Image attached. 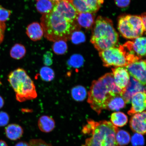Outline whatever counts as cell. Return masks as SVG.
I'll return each instance as SVG.
<instances>
[{"label":"cell","instance_id":"obj_10","mask_svg":"<svg viewBox=\"0 0 146 146\" xmlns=\"http://www.w3.org/2000/svg\"><path fill=\"white\" fill-rule=\"evenodd\" d=\"M129 74L142 85L146 84V61L140 59L126 67Z\"/></svg>","mask_w":146,"mask_h":146},{"label":"cell","instance_id":"obj_21","mask_svg":"<svg viewBox=\"0 0 146 146\" xmlns=\"http://www.w3.org/2000/svg\"><path fill=\"white\" fill-rule=\"evenodd\" d=\"M111 122L116 127H122L127 123L128 117L123 113L118 112L112 113L111 116Z\"/></svg>","mask_w":146,"mask_h":146},{"label":"cell","instance_id":"obj_40","mask_svg":"<svg viewBox=\"0 0 146 146\" xmlns=\"http://www.w3.org/2000/svg\"><path fill=\"white\" fill-rule=\"evenodd\" d=\"M0 146H8L6 142L4 140H0Z\"/></svg>","mask_w":146,"mask_h":146},{"label":"cell","instance_id":"obj_14","mask_svg":"<svg viewBox=\"0 0 146 146\" xmlns=\"http://www.w3.org/2000/svg\"><path fill=\"white\" fill-rule=\"evenodd\" d=\"M139 92H145V87L130 76L129 83L123 96L126 104L130 103L133 96L136 93Z\"/></svg>","mask_w":146,"mask_h":146},{"label":"cell","instance_id":"obj_30","mask_svg":"<svg viewBox=\"0 0 146 146\" xmlns=\"http://www.w3.org/2000/svg\"><path fill=\"white\" fill-rule=\"evenodd\" d=\"M131 142L134 146H142L144 144V139L142 135L136 133L132 137Z\"/></svg>","mask_w":146,"mask_h":146},{"label":"cell","instance_id":"obj_5","mask_svg":"<svg viewBox=\"0 0 146 146\" xmlns=\"http://www.w3.org/2000/svg\"><path fill=\"white\" fill-rule=\"evenodd\" d=\"M8 81L16 93L18 101L23 102L37 98L34 82L24 69L18 68L11 72Z\"/></svg>","mask_w":146,"mask_h":146},{"label":"cell","instance_id":"obj_15","mask_svg":"<svg viewBox=\"0 0 146 146\" xmlns=\"http://www.w3.org/2000/svg\"><path fill=\"white\" fill-rule=\"evenodd\" d=\"M146 38L143 36L137 38L133 41L127 42L131 50L141 59L146 54Z\"/></svg>","mask_w":146,"mask_h":146},{"label":"cell","instance_id":"obj_11","mask_svg":"<svg viewBox=\"0 0 146 146\" xmlns=\"http://www.w3.org/2000/svg\"><path fill=\"white\" fill-rule=\"evenodd\" d=\"M112 71L115 84L124 94L130 78L127 69L123 67H118L112 68Z\"/></svg>","mask_w":146,"mask_h":146},{"label":"cell","instance_id":"obj_32","mask_svg":"<svg viewBox=\"0 0 146 146\" xmlns=\"http://www.w3.org/2000/svg\"><path fill=\"white\" fill-rule=\"evenodd\" d=\"M53 54L50 51H47L43 54V61L44 64L49 66L53 63Z\"/></svg>","mask_w":146,"mask_h":146},{"label":"cell","instance_id":"obj_35","mask_svg":"<svg viewBox=\"0 0 146 146\" xmlns=\"http://www.w3.org/2000/svg\"><path fill=\"white\" fill-rule=\"evenodd\" d=\"M130 1L131 0H115L116 5L121 8H125L129 6Z\"/></svg>","mask_w":146,"mask_h":146},{"label":"cell","instance_id":"obj_26","mask_svg":"<svg viewBox=\"0 0 146 146\" xmlns=\"http://www.w3.org/2000/svg\"><path fill=\"white\" fill-rule=\"evenodd\" d=\"M39 74L41 79L45 82L52 81L55 77L54 70L47 66L42 67L40 71Z\"/></svg>","mask_w":146,"mask_h":146},{"label":"cell","instance_id":"obj_2","mask_svg":"<svg viewBox=\"0 0 146 146\" xmlns=\"http://www.w3.org/2000/svg\"><path fill=\"white\" fill-rule=\"evenodd\" d=\"M118 130V128L110 121L88 120L82 132L91 136L86 139L85 144L82 146H119L116 139Z\"/></svg>","mask_w":146,"mask_h":146},{"label":"cell","instance_id":"obj_27","mask_svg":"<svg viewBox=\"0 0 146 146\" xmlns=\"http://www.w3.org/2000/svg\"><path fill=\"white\" fill-rule=\"evenodd\" d=\"M52 48L55 54L60 55L65 54L67 52L68 46L66 41L61 40L54 42Z\"/></svg>","mask_w":146,"mask_h":146},{"label":"cell","instance_id":"obj_16","mask_svg":"<svg viewBox=\"0 0 146 146\" xmlns=\"http://www.w3.org/2000/svg\"><path fill=\"white\" fill-rule=\"evenodd\" d=\"M26 34L32 40L36 41L42 38L44 31L41 24L37 22H34L27 26Z\"/></svg>","mask_w":146,"mask_h":146},{"label":"cell","instance_id":"obj_17","mask_svg":"<svg viewBox=\"0 0 146 146\" xmlns=\"http://www.w3.org/2000/svg\"><path fill=\"white\" fill-rule=\"evenodd\" d=\"M5 132L7 138L12 141L20 139L23 134V129L18 124H10L5 128Z\"/></svg>","mask_w":146,"mask_h":146},{"label":"cell","instance_id":"obj_25","mask_svg":"<svg viewBox=\"0 0 146 146\" xmlns=\"http://www.w3.org/2000/svg\"><path fill=\"white\" fill-rule=\"evenodd\" d=\"M131 136L129 133L126 131L120 129L117 132L116 139L119 146L127 145L131 141Z\"/></svg>","mask_w":146,"mask_h":146},{"label":"cell","instance_id":"obj_23","mask_svg":"<svg viewBox=\"0 0 146 146\" xmlns=\"http://www.w3.org/2000/svg\"><path fill=\"white\" fill-rule=\"evenodd\" d=\"M26 53L25 47L21 44L17 43L12 47L10 50V55L11 57L16 60L22 59Z\"/></svg>","mask_w":146,"mask_h":146},{"label":"cell","instance_id":"obj_9","mask_svg":"<svg viewBox=\"0 0 146 146\" xmlns=\"http://www.w3.org/2000/svg\"><path fill=\"white\" fill-rule=\"evenodd\" d=\"M104 0H71V3L78 13H95L101 8Z\"/></svg>","mask_w":146,"mask_h":146},{"label":"cell","instance_id":"obj_41","mask_svg":"<svg viewBox=\"0 0 146 146\" xmlns=\"http://www.w3.org/2000/svg\"><path fill=\"white\" fill-rule=\"evenodd\" d=\"M51 1L54 2V3H56L60 1H62V0H51ZM65 1H71V0H65Z\"/></svg>","mask_w":146,"mask_h":146},{"label":"cell","instance_id":"obj_13","mask_svg":"<svg viewBox=\"0 0 146 146\" xmlns=\"http://www.w3.org/2000/svg\"><path fill=\"white\" fill-rule=\"evenodd\" d=\"M146 98L145 92H139L135 94L131 99L132 106L128 111V114L132 115L145 111L146 108Z\"/></svg>","mask_w":146,"mask_h":146},{"label":"cell","instance_id":"obj_22","mask_svg":"<svg viewBox=\"0 0 146 146\" xmlns=\"http://www.w3.org/2000/svg\"><path fill=\"white\" fill-rule=\"evenodd\" d=\"M55 3L51 0H38L36 4L38 11L43 15L52 11Z\"/></svg>","mask_w":146,"mask_h":146},{"label":"cell","instance_id":"obj_31","mask_svg":"<svg viewBox=\"0 0 146 146\" xmlns=\"http://www.w3.org/2000/svg\"><path fill=\"white\" fill-rule=\"evenodd\" d=\"M11 11L7 10L0 5V22L5 23L8 21L10 17Z\"/></svg>","mask_w":146,"mask_h":146},{"label":"cell","instance_id":"obj_7","mask_svg":"<svg viewBox=\"0 0 146 146\" xmlns=\"http://www.w3.org/2000/svg\"><path fill=\"white\" fill-rule=\"evenodd\" d=\"M118 29L124 38L130 39L141 36L146 31L140 16L131 15L119 17Z\"/></svg>","mask_w":146,"mask_h":146},{"label":"cell","instance_id":"obj_6","mask_svg":"<svg viewBox=\"0 0 146 146\" xmlns=\"http://www.w3.org/2000/svg\"><path fill=\"white\" fill-rule=\"evenodd\" d=\"M99 56L104 66L125 67L141 59L125 44L120 45L100 52Z\"/></svg>","mask_w":146,"mask_h":146},{"label":"cell","instance_id":"obj_4","mask_svg":"<svg viewBox=\"0 0 146 146\" xmlns=\"http://www.w3.org/2000/svg\"><path fill=\"white\" fill-rule=\"evenodd\" d=\"M94 25L90 41L97 50L100 52L116 46L118 35L110 19L99 16Z\"/></svg>","mask_w":146,"mask_h":146},{"label":"cell","instance_id":"obj_1","mask_svg":"<svg viewBox=\"0 0 146 146\" xmlns=\"http://www.w3.org/2000/svg\"><path fill=\"white\" fill-rule=\"evenodd\" d=\"M123 91L115 84L112 73H107L93 81L88 92L87 102L98 115L105 110L110 100L117 95L123 96Z\"/></svg>","mask_w":146,"mask_h":146},{"label":"cell","instance_id":"obj_37","mask_svg":"<svg viewBox=\"0 0 146 146\" xmlns=\"http://www.w3.org/2000/svg\"><path fill=\"white\" fill-rule=\"evenodd\" d=\"M141 17V19L142 21V23L144 27L146 28V13H143L141 14V16H140Z\"/></svg>","mask_w":146,"mask_h":146},{"label":"cell","instance_id":"obj_36","mask_svg":"<svg viewBox=\"0 0 146 146\" xmlns=\"http://www.w3.org/2000/svg\"><path fill=\"white\" fill-rule=\"evenodd\" d=\"M5 29L6 25L5 23L0 22V44L2 42L4 39Z\"/></svg>","mask_w":146,"mask_h":146},{"label":"cell","instance_id":"obj_8","mask_svg":"<svg viewBox=\"0 0 146 146\" xmlns=\"http://www.w3.org/2000/svg\"><path fill=\"white\" fill-rule=\"evenodd\" d=\"M52 10L69 21L74 22L78 13L71 3V1H60L55 3Z\"/></svg>","mask_w":146,"mask_h":146},{"label":"cell","instance_id":"obj_19","mask_svg":"<svg viewBox=\"0 0 146 146\" xmlns=\"http://www.w3.org/2000/svg\"><path fill=\"white\" fill-rule=\"evenodd\" d=\"M76 21L80 26L87 29L92 27L95 22L93 13L89 12L78 13Z\"/></svg>","mask_w":146,"mask_h":146},{"label":"cell","instance_id":"obj_24","mask_svg":"<svg viewBox=\"0 0 146 146\" xmlns=\"http://www.w3.org/2000/svg\"><path fill=\"white\" fill-rule=\"evenodd\" d=\"M71 94L74 100L77 101H82L84 100L87 96L86 89L81 86L75 87L71 90Z\"/></svg>","mask_w":146,"mask_h":146},{"label":"cell","instance_id":"obj_20","mask_svg":"<svg viewBox=\"0 0 146 146\" xmlns=\"http://www.w3.org/2000/svg\"><path fill=\"white\" fill-rule=\"evenodd\" d=\"M126 103L123 97L117 95L113 97L110 100L106 110L110 111H118L124 108Z\"/></svg>","mask_w":146,"mask_h":146},{"label":"cell","instance_id":"obj_38","mask_svg":"<svg viewBox=\"0 0 146 146\" xmlns=\"http://www.w3.org/2000/svg\"><path fill=\"white\" fill-rule=\"evenodd\" d=\"M15 146H29V143L26 141H21L18 142Z\"/></svg>","mask_w":146,"mask_h":146},{"label":"cell","instance_id":"obj_3","mask_svg":"<svg viewBox=\"0 0 146 146\" xmlns=\"http://www.w3.org/2000/svg\"><path fill=\"white\" fill-rule=\"evenodd\" d=\"M40 21L44 36L51 42L70 40L71 34L76 29L74 22L69 21L53 10L42 15Z\"/></svg>","mask_w":146,"mask_h":146},{"label":"cell","instance_id":"obj_18","mask_svg":"<svg viewBox=\"0 0 146 146\" xmlns=\"http://www.w3.org/2000/svg\"><path fill=\"white\" fill-rule=\"evenodd\" d=\"M38 126L42 132L50 133L54 129L55 122L53 119L50 116H42L38 120Z\"/></svg>","mask_w":146,"mask_h":146},{"label":"cell","instance_id":"obj_29","mask_svg":"<svg viewBox=\"0 0 146 146\" xmlns=\"http://www.w3.org/2000/svg\"><path fill=\"white\" fill-rule=\"evenodd\" d=\"M69 61L70 65L73 67L78 68L83 64L84 59L81 55L75 54L71 56Z\"/></svg>","mask_w":146,"mask_h":146},{"label":"cell","instance_id":"obj_28","mask_svg":"<svg viewBox=\"0 0 146 146\" xmlns=\"http://www.w3.org/2000/svg\"><path fill=\"white\" fill-rule=\"evenodd\" d=\"M70 39L73 43L77 44L84 42L85 41L86 37L83 32L79 31H74L71 34Z\"/></svg>","mask_w":146,"mask_h":146},{"label":"cell","instance_id":"obj_12","mask_svg":"<svg viewBox=\"0 0 146 146\" xmlns=\"http://www.w3.org/2000/svg\"><path fill=\"white\" fill-rule=\"evenodd\" d=\"M146 112L133 115L129 121V126L133 132L142 135L146 133Z\"/></svg>","mask_w":146,"mask_h":146},{"label":"cell","instance_id":"obj_34","mask_svg":"<svg viewBox=\"0 0 146 146\" xmlns=\"http://www.w3.org/2000/svg\"><path fill=\"white\" fill-rule=\"evenodd\" d=\"M29 146H53L41 139H32L29 142Z\"/></svg>","mask_w":146,"mask_h":146},{"label":"cell","instance_id":"obj_42","mask_svg":"<svg viewBox=\"0 0 146 146\" xmlns=\"http://www.w3.org/2000/svg\"><path fill=\"white\" fill-rule=\"evenodd\" d=\"M35 1H38V0H35Z\"/></svg>","mask_w":146,"mask_h":146},{"label":"cell","instance_id":"obj_33","mask_svg":"<svg viewBox=\"0 0 146 146\" xmlns=\"http://www.w3.org/2000/svg\"><path fill=\"white\" fill-rule=\"evenodd\" d=\"M10 120L9 114L4 111L0 112V127H4L8 125Z\"/></svg>","mask_w":146,"mask_h":146},{"label":"cell","instance_id":"obj_39","mask_svg":"<svg viewBox=\"0 0 146 146\" xmlns=\"http://www.w3.org/2000/svg\"><path fill=\"white\" fill-rule=\"evenodd\" d=\"M4 100L1 96H0V109L2 108L4 105Z\"/></svg>","mask_w":146,"mask_h":146}]
</instances>
